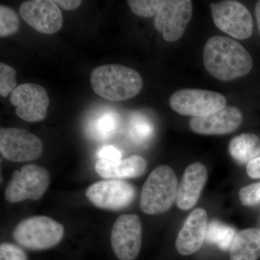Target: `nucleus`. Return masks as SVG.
Listing matches in <instances>:
<instances>
[{
	"label": "nucleus",
	"instance_id": "14",
	"mask_svg": "<svg viewBox=\"0 0 260 260\" xmlns=\"http://www.w3.org/2000/svg\"><path fill=\"white\" fill-rule=\"evenodd\" d=\"M242 119V113L237 107H225L208 116L191 118L189 126L198 134L225 135L239 128Z\"/></svg>",
	"mask_w": 260,
	"mask_h": 260
},
{
	"label": "nucleus",
	"instance_id": "19",
	"mask_svg": "<svg viewBox=\"0 0 260 260\" xmlns=\"http://www.w3.org/2000/svg\"><path fill=\"white\" fill-rule=\"evenodd\" d=\"M229 150L237 161L248 164L260 157L259 138L249 133L238 135L231 140Z\"/></svg>",
	"mask_w": 260,
	"mask_h": 260
},
{
	"label": "nucleus",
	"instance_id": "10",
	"mask_svg": "<svg viewBox=\"0 0 260 260\" xmlns=\"http://www.w3.org/2000/svg\"><path fill=\"white\" fill-rule=\"evenodd\" d=\"M113 251L119 260H135L142 244V225L135 214H123L118 217L111 234Z\"/></svg>",
	"mask_w": 260,
	"mask_h": 260
},
{
	"label": "nucleus",
	"instance_id": "1",
	"mask_svg": "<svg viewBox=\"0 0 260 260\" xmlns=\"http://www.w3.org/2000/svg\"><path fill=\"white\" fill-rule=\"evenodd\" d=\"M205 69L222 81L242 78L250 73L253 61L249 53L231 38L214 36L205 44L203 50Z\"/></svg>",
	"mask_w": 260,
	"mask_h": 260
},
{
	"label": "nucleus",
	"instance_id": "18",
	"mask_svg": "<svg viewBox=\"0 0 260 260\" xmlns=\"http://www.w3.org/2000/svg\"><path fill=\"white\" fill-rule=\"evenodd\" d=\"M231 260H257L260 257V229L238 232L230 249Z\"/></svg>",
	"mask_w": 260,
	"mask_h": 260
},
{
	"label": "nucleus",
	"instance_id": "12",
	"mask_svg": "<svg viewBox=\"0 0 260 260\" xmlns=\"http://www.w3.org/2000/svg\"><path fill=\"white\" fill-rule=\"evenodd\" d=\"M192 15L190 0H166L155 15L154 26L167 42H174L184 35Z\"/></svg>",
	"mask_w": 260,
	"mask_h": 260
},
{
	"label": "nucleus",
	"instance_id": "31",
	"mask_svg": "<svg viewBox=\"0 0 260 260\" xmlns=\"http://www.w3.org/2000/svg\"><path fill=\"white\" fill-rule=\"evenodd\" d=\"M255 13L256 21H257L258 24V28H259L260 32V1L257 2V3H256L255 8Z\"/></svg>",
	"mask_w": 260,
	"mask_h": 260
},
{
	"label": "nucleus",
	"instance_id": "8",
	"mask_svg": "<svg viewBox=\"0 0 260 260\" xmlns=\"http://www.w3.org/2000/svg\"><path fill=\"white\" fill-rule=\"evenodd\" d=\"M40 138L21 128L0 129V153L7 160L26 162L37 160L43 153Z\"/></svg>",
	"mask_w": 260,
	"mask_h": 260
},
{
	"label": "nucleus",
	"instance_id": "23",
	"mask_svg": "<svg viewBox=\"0 0 260 260\" xmlns=\"http://www.w3.org/2000/svg\"><path fill=\"white\" fill-rule=\"evenodd\" d=\"M16 71L9 65L0 63V95L6 98L11 95L17 88V81L15 79Z\"/></svg>",
	"mask_w": 260,
	"mask_h": 260
},
{
	"label": "nucleus",
	"instance_id": "15",
	"mask_svg": "<svg viewBox=\"0 0 260 260\" xmlns=\"http://www.w3.org/2000/svg\"><path fill=\"white\" fill-rule=\"evenodd\" d=\"M208 214L203 208H196L186 218L176 241V248L181 255L194 254L203 246L208 229Z\"/></svg>",
	"mask_w": 260,
	"mask_h": 260
},
{
	"label": "nucleus",
	"instance_id": "25",
	"mask_svg": "<svg viewBox=\"0 0 260 260\" xmlns=\"http://www.w3.org/2000/svg\"><path fill=\"white\" fill-rule=\"evenodd\" d=\"M117 116L113 113L103 114L95 124V129L103 138H107L112 134L117 126Z\"/></svg>",
	"mask_w": 260,
	"mask_h": 260
},
{
	"label": "nucleus",
	"instance_id": "16",
	"mask_svg": "<svg viewBox=\"0 0 260 260\" xmlns=\"http://www.w3.org/2000/svg\"><path fill=\"white\" fill-rule=\"evenodd\" d=\"M207 179L208 171L203 164L196 162L188 166L177 190L176 203L179 209L188 210L197 204Z\"/></svg>",
	"mask_w": 260,
	"mask_h": 260
},
{
	"label": "nucleus",
	"instance_id": "7",
	"mask_svg": "<svg viewBox=\"0 0 260 260\" xmlns=\"http://www.w3.org/2000/svg\"><path fill=\"white\" fill-rule=\"evenodd\" d=\"M214 23L220 30L243 40L251 37L253 20L250 12L242 3L226 0L210 5Z\"/></svg>",
	"mask_w": 260,
	"mask_h": 260
},
{
	"label": "nucleus",
	"instance_id": "6",
	"mask_svg": "<svg viewBox=\"0 0 260 260\" xmlns=\"http://www.w3.org/2000/svg\"><path fill=\"white\" fill-rule=\"evenodd\" d=\"M169 104L181 115L201 117L221 110L226 107L222 94L202 89H181L171 95Z\"/></svg>",
	"mask_w": 260,
	"mask_h": 260
},
{
	"label": "nucleus",
	"instance_id": "9",
	"mask_svg": "<svg viewBox=\"0 0 260 260\" xmlns=\"http://www.w3.org/2000/svg\"><path fill=\"white\" fill-rule=\"evenodd\" d=\"M89 201L97 208L108 210H121L134 201L136 189L133 184L117 179L97 181L85 191Z\"/></svg>",
	"mask_w": 260,
	"mask_h": 260
},
{
	"label": "nucleus",
	"instance_id": "27",
	"mask_svg": "<svg viewBox=\"0 0 260 260\" xmlns=\"http://www.w3.org/2000/svg\"><path fill=\"white\" fill-rule=\"evenodd\" d=\"M0 260H28V257L18 246L4 242L0 245Z\"/></svg>",
	"mask_w": 260,
	"mask_h": 260
},
{
	"label": "nucleus",
	"instance_id": "22",
	"mask_svg": "<svg viewBox=\"0 0 260 260\" xmlns=\"http://www.w3.org/2000/svg\"><path fill=\"white\" fill-rule=\"evenodd\" d=\"M164 3L161 0H129L130 9L138 16L150 18L156 15Z\"/></svg>",
	"mask_w": 260,
	"mask_h": 260
},
{
	"label": "nucleus",
	"instance_id": "5",
	"mask_svg": "<svg viewBox=\"0 0 260 260\" xmlns=\"http://www.w3.org/2000/svg\"><path fill=\"white\" fill-rule=\"evenodd\" d=\"M50 184V174L45 168L35 164L24 166L14 172L5 191L10 203L38 200L45 194Z\"/></svg>",
	"mask_w": 260,
	"mask_h": 260
},
{
	"label": "nucleus",
	"instance_id": "11",
	"mask_svg": "<svg viewBox=\"0 0 260 260\" xmlns=\"http://www.w3.org/2000/svg\"><path fill=\"white\" fill-rule=\"evenodd\" d=\"M10 100L15 107L17 116L28 122L44 120L50 104L47 90L34 83L18 85L10 95Z\"/></svg>",
	"mask_w": 260,
	"mask_h": 260
},
{
	"label": "nucleus",
	"instance_id": "21",
	"mask_svg": "<svg viewBox=\"0 0 260 260\" xmlns=\"http://www.w3.org/2000/svg\"><path fill=\"white\" fill-rule=\"evenodd\" d=\"M20 27L18 15L13 8L0 5V37H9L18 31Z\"/></svg>",
	"mask_w": 260,
	"mask_h": 260
},
{
	"label": "nucleus",
	"instance_id": "4",
	"mask_svg": "<svg viewBox=\"0 0 260 260\" xmlns=\"http://www.w3.org/2000/svg\"><path fill=\"white\" fill-rule=\"evenodd\" d=\"M60 223L44 215L24 219L16 225L13 236L15 242L29 250L42 251L57 245L64 237Z\"/></svg>",
	"mask_w": 260,
	"mask_h": 260
},
{
	"label": "nucleus",
	"instance_id": "29",
	"mask_svg": "<svg viewBox=\"0 0 260 260\" xmlns=\"http://www.w3.org/2000/svg\"><path fill=\"white\" fill-rule=\"evenodd\" d=\"M246 172L248 175L253 179L260 178V157L247 164Z\"/></svg>",
	"mask_w": 260,
	"mask_h": 260
},
{
	"label": "nucleus",
	"instance_id": "3",
	"mask_svg": "<svg viewBox=\"0 0 260 260\" xmlns=\"http://www.w3.org/2000/svg\"><path fill=\"white\" fill-rule=\"evenodd\" d=\"M177 176L172 168L162 165L150 173L143 184L140 208L148 215L165 213L177 199Z\"/></svg>",
	"mask_w": 260,
	"mask_h": 260
},
{
	"label": "nucleus",
	"instance_id": "26",
	"mask_svg": "<svg viewBox=\"0 0 260 260\" xmlns=\"http://www.w3.org/2000/svg\"><path fill=\"white\" fill-rule=\"evenodd\" d=\"M131 135L137 141H144L149 139L153 133V128L145 119H135L132 124Z\"/></svg>",
	"mask_w": 260,
	"mask_h": 260
},
{
	"label": "nucleus",
	"instance_id": "13",
	"mask_svg": "<svg viewBox=\"0 0 260 260\" xmlns=\"http://www.w3.org/2000/svg\"><path fill=\"white\" fill-rule=\"evenodd\" d=\"M19 11L25 23L42 34H54L62 27L61 10L52 0L23 2Z\"/></svg>",
	"mask_w": 260,
	"mask_h": 260
},
{
	"label": "nucleus",
	"instance_id": "20",
	"mask_svg": "<svg viewBox=\"0 0 260 260\" xmlns=\"http://www.w3.org/2000/svg\"><path fill=\"white\" fill-rule=\"evenodd\" d=\"M237 234L233 228L214 220L208 225L205 239L207 242L216 244L222 250H228L230 249Z\"/></svg>",
	"mask_w": 260,
	"mask_h": 260
},
{
	"label": "nucleus",
	"instance_id": "17",
	"mask_svg": "<svg viewBox=\"0 0 260 260\" xmlns=\"http://www.w3.org/2000/svg\"><path fill=\"white\" fill-rule=\"evenodd\" d=\"M146 169V160L138 155L116 161L99 159L95 164V172L100 177L117 180L140 177L144 174Z\"/></svg>",
	"mask_w": 260,
	"mask_h": 260
},
{
	"label": "nucleus",
	"instance_id": "24",
	"mask_svg": "<svg viewBox=\"0 0 260 260\" xmlns=\"http://www.w3.org/2000/svg\"><path fill=\"white\" fill-rule=\"evenodd\" d=\"M239 199L245 206L253 207L260 204V182L242 188L239 191Z\"/></svg>",
	"mask_w": 260,
	"mask_h": 260
},
{
	"label": "nucleus",
	"instance_id": "30",
	"mask_svg": "<svg viewBox=\"0 0 260 260\" xmlns=\"http://www.w3.org/2000/svg\"><path fill=\"white\" fill-rule=\"evenodd\" d=\"M54 2L63 10L69 11L78 9L82 4V1L80 0H56Z\"/></svg>",
	"mask_w": 260,
	"mask_h": 260
},
{
	"label": "nucleus",
	"instance_id": "28",
	"mask_svg": "<svg viewBox=\"0 0 260 260\" xmlns=\"http://www.w3.org/2000/svg\"><path fill=\"white\" fill-rule=\"evenodd\" d=\"M99 159L116 161L121 160V153L119 149L112 145L103 147L99 152Z\"/></svg>",
	"mask_w": 260,
	"mask_h": 260
},
{
	"label": "nucleus",
	"instance_id": "2",
	"mask_svg": "<svg viewBox=\"0 0 260 260\" xmlns=\"http://www.w3.org/2000/svg\"><path fill=\"white\" fill-rule=\"evenodd\" d=\"M90 85L93 91L104 99L122 102L138 95L143 81L141 75L129 67L105 64L92 71Z\"/></svg>",
	"mask_w": 260,
	"mask_h": 260
}]
</instances>
